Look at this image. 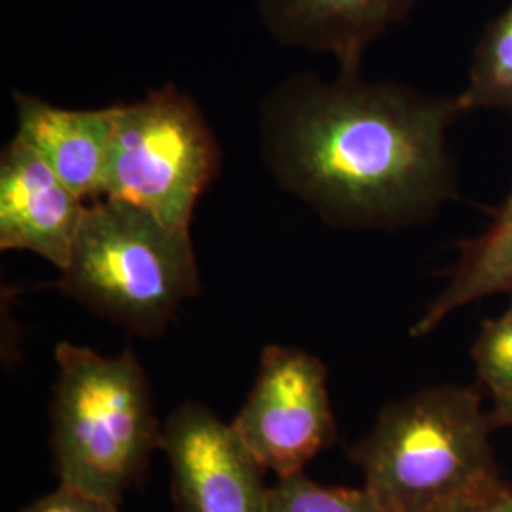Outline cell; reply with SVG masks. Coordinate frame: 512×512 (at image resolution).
Masks as SVG:
<instances>
[{
	"instance_id": "11",
	"label": "cell",
	"mask_w": 512,
	"mask_h": 512,
	"mask_svg": "<svg viewBox=\"0 0 512 512\" xmlns=\"http://www.w3.org/2000/svg\"><path fill=\"white\" fill-rule=\"evenodd\" d=\"M494 294L512 296V194L492 224L459 245V258L442 293L429 304L410 334L421 338L454 311Z\"/></svg>"
},
{
	"instance_id": "9",
	"label": "cell",
	"mask_w": 512,
	"mask_h": 512,
	"mask_svg": "<svg viewBox=\"0 0 512 512\" xmlns=\"http://www.w3.org/2000/svg\"><path fill=\"white\" fill-rule=\"evenodd\" d=\"M272 37L330 54L340 74H361L368 46L406 18L416 0H256Z\"/></svg>"
},
{
	"instance_id": "14",
	"label": "cell",
	"mask_w": 512,
	"mask_h": 512,
	"mask_svg": "<svg viewBox=\"0 0 512 512\" xmlns=\"http://www.w3.org/2000/svg\"><path fill=\"white\" fill-rule=\"evenodd\" d=\"M478 382L492 397L512 393V304L501 317L486 321L473 346Z\"/></svg>"
},
{
	"instance_id": "17",
	"label": "cell",
	"mask_w": 512,
	"mask_h": 512,
	"mask_svg": "<svg viewBox=\"0 0 512 512\" xmlns=\"http://www.w3.org/2000/svg\"><path fill=\"white\" fill-rule=\"evenodd\" d=\"M495 427H512V393L494 399V408L490 410Z\"/></svg>"
},
{
	"instance_id": "2",
	"label": "cell",
	"mask_w": 512,
	"mask_h": 512,
	"mask_svg": "<svg viewBox=\"0 0 512 512\" xmlns=\"http://www.w3.org/2000/svg\"><path fill=\"white\" fill-rule=\"evenodd\" d=\"M494 429L478 389L437 385L385 404L348 456L385 512H427L501 478Z\"/></svg>"
},
{
	"instance_id": "16",
	"label": "cell",
	"mask_w": 512,
	"mask_h": 512,
	"mask_svg": "<svg viewBox=\"0 0 512 512\" xmlns=\"http://www.w3.org/2000/svg\"><path fill=\"white\" fill-rule=\"evenodd\" d=\"M427 512H512V482L497 478L476 492L461 495Z\"/></svg>"
},
{
	"instance_id": "5",
	"label": "cell",
	"mask_w": 512,
	"mask_h": 512,
	"mask_svg": "<svg viewBox=\"0 0 512 512\" xmlns=\"http://www.w3.org/2000/svg\"><path fill=\"white\" fill-rule=\"evenodd\" d=\"M109 110L105 198L137 205L167 226L190 232L196 205L222 169L219 141L202 110L175 84Z\"/></svg>"
},
{
	"instance_id": "8",
	"label": "cell",
	"mask_w": 512,
	"mask_h": 512,
	"mask_svg": "<svg viewBox=\"0 0 512 512\" xmlns=\"http://www.w3.org/2000/svg\"><path fill=\"white\" fill-rule=\"evenodd\" d=\"M88 202L63 183L52 167L18 135L0 154V249L27 251L61 272Z\"/></svg>"
},
{
	"instance_id": "12",
	"label": "cell",
	"mask_w": 512,
	"mask_h": 512,
	"mask_svg": "<svg viewBox=\"0 0 512 512\" xmlns=\"http://www.w3.org/2000/svg\"><path fill=\"white\" fill-rule=\"evenodd\" d=\"M456 99L461 112L512 109V0L478 40L469 84Z\"/></svg>"
},
{
	"instance_id": "6",
	"label": "cell",
	"mask_w": 512,
	"mask_h": 512,
	"mask_svg": "<svg viewBox=\"0 0 512 512\" xmlns=\"http://www.w3.org/2000/svg\"><path fill=\"white\" fill-rule=\"evenodd\" d=\"M230 423L266 471L277 478L304 473L338 439L327 366L306 349L266 346L255 384Z\"/></svg>"
},
{
	"instance_id": "13",
	"label": "cell",
	"mask_w": 512,
	"mask_h": 512,
	"mask_svg": "<svg viewBox=\"0 0 512 512\" xmlns=\"http://www.w3.org/2000/svg\"><path fill=\"white\" fill-rule=\"evenodd\" d=\"M270 512H385L363 488L323 486L304 473L279 476L270 486Z\"/></svg>"
},
{
	"instance_id": "1",
	"label": "cell",
	"mask_w": 512,
	"mask_h": 512,
	"mask_svg": "<svg viewBox=\"0 0 512 512\" xmlns=\"http://www.w3.org/2000/svg\"><path fill=\"white\" fill-rule=\"evenodd\" d=\"M459 114L456 97L361 74L294 76L262 103V162L329 226L401 230L456 198L448 129Z\"/></svg>"
},
{
	"instance_id": "7",
	"label": "cell",
	"mask_w": 512,
	"mask_h": 512,
	"mask_svg": "<svg viewBox=\"0 0 512 512\" xmlns=\"http://www.w3.org/2000/svg\"><path fill=\"white\" fill-rule=\"evenodd\" d=\"M175 512H270L268 473L232 423L202 403L177 406L164 421L162 448Z\"/></svg>"
},
{
	"instance_id": "10",
	"label": "cell",
	"mask_w": 512,
	"mask_h": 512,
	"mask_svg": "<svg viewBox=\"0 0 512 512\" xmlns=\"http://www.w3.org/2000/svg\"><path fill=\"white\" fill-rule=\"evenodd\" d=\"M18 135L84 202L105 198L112 122L109 107L61 109L40 97L14 93Z\"/></svg>"
},
{
	"instance_id": "15",
	"label": "cell",
	"mask_w": 512,
	"mask_h": 512,
	"mask_svg": "<svg viewBox=\"0 0 512 512\" xmlns=\"http://www.w3.org/2000/svg\"><path fill=\"white\" fill-rule=\"evenodd\" d=\"M18 512H122L120 503L90 494L69 484H59L54 492L42 495Z\"/></svg>"
},
{
	"instance_id": "3",
	"label": "cell",
	"mask_w": 512,
	"mask_h": 512,
	"mask_svg": "<svg viewBox=\"0 0 512 512\" xmlns=\"http://www.w3.org/2000/svg\"><path fill=\"white\" fill-rule=\"evenodd\" d=\"M52 391V459L59 484L122 503L162 448L147 372L133 349L107 357L59 342Z\"/></svg>"
},
{
	"instance_id": "4",
	"label": "cell",
	"mask_w": 512,
	"mask_h": 512,
	"mask_svg": "<svg viewBox=\"0 0 512 512\" xmlns=\"http://www.w3.org/2000/svg\"><path fill=\"white\" fill-rule=\"evenodd\" d=\"M55 289L131 334L156 338L198 296L202 279L190 232L99 198L88 203Z\"/></svg>"
}]
</instances>
